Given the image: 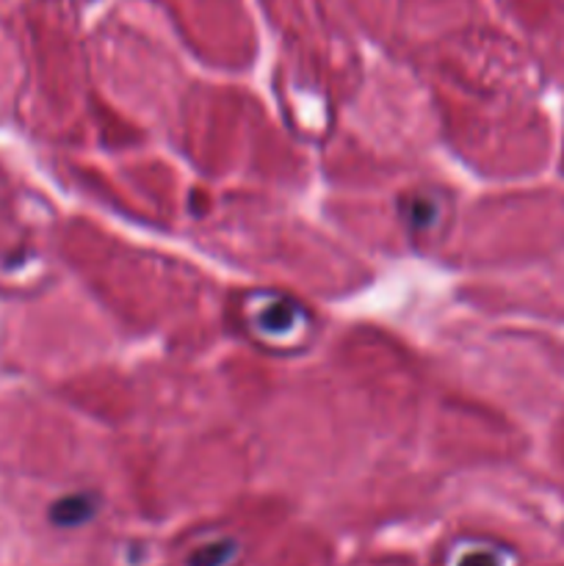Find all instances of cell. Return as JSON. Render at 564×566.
<instances>
[{
	"instance_id": "cell-1",
	"label": "cell",
	"mask_w": 564,
	"mask_h": 566,
	"mask_svg": "<svg viewBox=\"0 0 564 566\" xmlns=\"http://www.w3.org/2000/svg\"><path fill=\"white\" fill-rule=\"evenodd\" d=\"M247 324L258 332L260 340L291 343L293 335L302 332V324H307V313L299 307V302L263 293L258 304L247 310Z\"/></svg>"
},
{
	"instance_id": "cell-2",
	"label": "cell",
	"mask_w": 564,
	"mask_h": 566,
	"mask_svg": "<svg viewBox=\"0 0 564 566\" xmlns=\"http://www.w3.org/2000/svg\"><path fill=\"white\" fill-rule=\"evenodd\" d=\"M97 495L75 492V495L61 497V501H55L53 506H50V520H53V525H59V528H81L83 523H88V520L97 514Z\"/></svg>"
},
{
	"instance_id": "cell-3",
	"label": "cell",
	"mask_w": 564,
	"mask_h": 566,
	"mask_svg": "<svg viewBox=\"0 0 564 566\" xmlns=\"http://www.w3.org/2000/svg\"><path fill=\"white\" fill-rule=\"evenodd\" d=\"M401 219L407 221L412 232H429L435 230L437 219H440V205L429 193H409L401 199Z\"/></svg>"
},
{
	"instance_id": "cell-4",
	"label": "cell",
	"mask_w": 564,
	"mask_h": 566,
	"mask_svg": "<svg viewBox=\"0 0 564 566\" xmlns=\"http://www.w3.org/2000/svg\"><path fill=\"white\" fill-rule=\"evenodd\" d=\"M236 556H238L236 542L219 539L199 547V551H194L191 558H188V566H227L236 562Z\"/></svg>"
},
{
	"instance_id": "cell-5",
	"label": "cell",
	"mask_w": 564,
	"mask_h": 566,
	"mask_svg": "<svg viewBox=\"0 0 564 566\" xmlns=\"http://www.w3.org/2000/svg\"><path fill=\"white\" fill-rule=\"evenodd\" d=\"M457 566H506L501 547L492 545H473L459 553Z\"/></svg>"
}]
</instances>
